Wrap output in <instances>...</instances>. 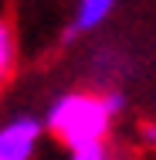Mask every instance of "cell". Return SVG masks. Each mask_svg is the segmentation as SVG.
Returning a JSON list of instances; mask_svg holds the SVG:
<instances>
[{"instance_id":"6da1fadb","label":"cell","mask_w":156,"mask_h":160,"mask_svg":"<svg viewBox=\"0 0 156 160\" xmlns=\"http://www.w3.org/2000/svg\"><path fill=\"white\" fill-rule=\"evenodd\" d=\"M112 112L105 106V99L95 92H64L51 102L48 116H44V129L61 140L68 150H85V147H98L105 143L109 129H112Z\"/></svg>"},{"instance_id":"3957f363","label":"cell","mask_w":156,"mask_h":160,"mask_svg":"<svg viewBox=\"0 0 156 160\" xmlns=\"http://www.w3.org/2000/svg\"><path fill=\"white\" fill-rule=\"evenodd\" d=\"M116 0H78V10H75V21H71V31L75 34H85L95 31L109 14H112Z\"/></svg>"},{"instance_id":"52a82bcc","label":"cell","mask_w":156,"mask_h":160,"mask_svg":"<svg viewBox=\"0 0 156 160\" xmlns=\"http://www.w3.org/2000/svg\"><path fill=\"white\" fill-rule=\"evenodd\" d=\"M143 140H146L149 147H156V123H146V126H143Z\"/></svg>"},{"instance_id":"8992f818","label":"cell","mask_w":156,"mask_h":160,"mask_svg":"<svg viewBox=\"0 0 156 160\" xmlns=\"http://www.w3.org/2000/svg\"><path fill=\"white\" fill-rule=\"evenodd\" d=\"M102 99H105V106H109L112 116H119V112L125 109V96L122 92H102Z\"/></svg>"},{"instance_id":"7a4b0ae2","label":"cell","mask_w":156,"mask_h":160,"mask_svg":"<svg viewBox=\"0 0 156 160\" xmlns=\"http://www.w3.org/2000/svg\"><path fill=\"white\" fill-rule=\"evenodd\" d=\"M44 123L37 116H14L0 126V160H34Z\"/></svg>"},{"instance_id":"277c9868","label":"cell","mask_w":156,"mask_h":160,"mask_svg":"<svg viewBox=\"0 0 156 160\" xmlns=\"http://www.w3.org/2000/svg\"><path fill=\"white\" fill-rule=\"evenodd\" d=\"M10 68H14V34L7 28V21H0V85L7 82Z\"/></svg>"},{"instance_id":"5b68a950","label":"cell","mask_w":156,"mask_h":160,"mask_svg":"<svg viewBox=\"0 0 156 160\" xmlns=\"http://www.w3.org/2000/svg\"><path fill=\"white\" fill-rule=\"evenodd\" d=\"M68 160H109V150H105V143H98V147H85V150H71Z\"/></svg>"}]
</instances>
